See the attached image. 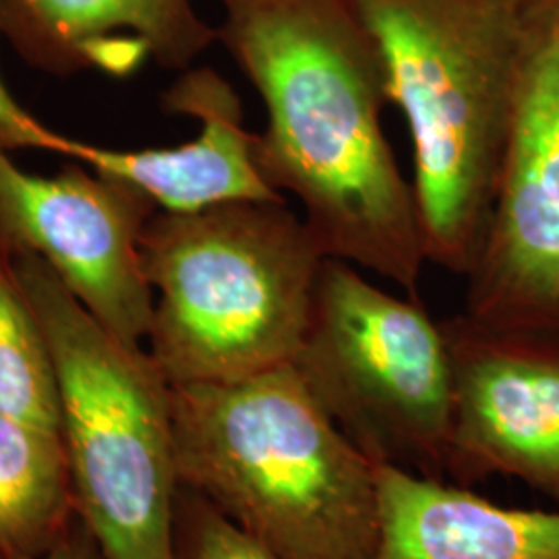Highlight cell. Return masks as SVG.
I'll list each match as a JSON object with an SVG mask.
<instances>
[{"instance_id":"1","label":"cell","mask_w":559,"mask_h":559,"mask_svg":"<svg viewBox=\"0 0 559 559\" xmlns=\"http://www.w3.org/2000/svg\"><path fill=\"white\" fill-rule=\"evenodd\" d=\"M218 4V41L265 108L255 138L265 182L300 201L325 258L419 297V210L383 129L388 80L357 0Z\"/></svg>"},{"instance_id":"2","label":"cell","mask_w":559,"mask_h":559,"mask_svg":"<svg viewBox=\"0 0 559 559\" xmlns=\"http://www.w3.org/2000/svg\"><path fill=\"white\" fill-rule=\"evenodd\" d=\"M180 487L282 559H373L376 462L348 440L293 365L170 385Z\"/></svg>"},{"instance_id":"3","label":"cell","mask_w":559,"mask_h":559,"mask_svg":"<svg viewBox=\"0 0 559 559\" xmlns=\"http://www.w3.org/2000/svg\"><path fill=\"white\" fill-rule=\"evenodd\" d=\"M413 147L427 263L466 278L496 200L522 0H357Z\"/></svg>"},{"instance_id":"4","label":"cell","mask_w":559,"mask_h":559,"mask_svg":"<svg viewBox=\"0 0 559 559\" xmlns=\"http://www.w3.org/2000/svg\"><path fill=\"white\" fill-rule=\"evenodd\" d=\"M325 260L286 201L158 210L141 237L154 290L150 357L170 385L245 380L293 365Z\"/></svg>"},{"instance_id":"5","label":"cell","mask_w":559,"mask_h":559,"mask_svg":"<svg viewBox=\"0 0 559 559\" xmlns=\"http://www.w3.org/2000/svg\"><path fill=\"white\" fill-rule=\"evenodd\" d=\"M7 255L55 365L81 520L104 559H175L180 479L170 383L145 346L112 336L46 261Z\"/></svg>"},{"instance_id":"6","label":"cell","mask_w":559,"mask_h":559,"mask_svg":"<svg viewBox=\"0 0 559 559\" xmlns=\"http://www.w3.org/2000/svg\"><path fill=\"white\" fill-rule=\"evenodd\" d=\"M293 367L371 462L445 480L452 355L443 321L419 297L392 295L328 258Z\"/></svg>"},{"instance_id":"7","label":"cell","mask_w":559,"mask_h":559,"mask_svg":"<svg viewBox=\"0 0 559 559\" xmlns=\"http://www.w3.org/2000/svg\"><path fill=\"white\" fill-rule=\"evenodd\" d=\"M466 307L498 325H559V0H522L500 173Z\"/></svg>"},{"instance_id":"8","label":"cell","mask_w":559,"mask_h":559,"mask_svg":"<svg viewBox=\"0 0 559 559\" xmlns=\"http://www.w3.org/2000/svg\"><path fill=\"white\" fill-rule=\"evenodd\" d=\"M156 212L127 180L83 164L40 177L0 145V249L46 261L112 336L133 346H145L154 316L141 237Z\"/></svg>"},{"instance_id":"9","label":"cell","mask_w":559,"mask_h":559,"mask_svg":"<svg viewBox=\"0 0 559 559\" xmlns=\"http://www.w3.org/2000/svg\"><path fill=\"white\" fill-rule=\"evenodd\" d=\"M454 371L445 480L528 485L559 506V325L443 321Z\"/></svg>"},{"instance_id":"10","label":"cell","mask_w":559,"mask_h":559,"mask_svg":"<svg viewBox=\"0 0 559 559\" xmlns=\"http://www.w3.org/2000/svg\"><path fill=\"white\" fill-rule=\"evenodd\" d=\"M168 115L200 122V133L175 147L108 150L55 133L50 152L141 189L162 212L189 214L228 201H286L255 162L242 102L212 67H189L162 94Z\"/></svg>"},{"instance_id":"11","label":"cell","mask_w":559,"mask_h":559,"mask_svg":"<svg viewBox=\"0 0 559 559\" xmlns=\"http://www.w3.org/2000/svg\"><path fill=\"white\" fill-rule=\"evenodd\" d=\"M0 36L48 75L117 80L150 60L185 71L218 41L195 0H0Z\"/></svg>"},{"instance_id":"12","label":"cell","mask_w":559,"mask_h":559,"mask_svg":"<svg viewBox=\"0 0 559 559\" xmlns=\"http://www.w3.org/2000/svg\"><path fill=\"white\" fill-rule=\"evenodd\" d=\"M373 559H559V510L506 508L448 480L376 464Z\"/></svg>"},{"instance_id":"13","label":"cell","mask_w":559,"mask_h":559,"mask_svg":"<svg viewBox=\"0 0 559 559\" xmlns=\"http://www.w3.org/2000/svg\"><path fill=\"white\" fill-rule=\"evenodd\" d=\"M81 519L60 431L0 415V559H46Z\"/></svg>"},{"instance_id":"14","label":"cell","mask_w":559,"mask_h":559,"mask_svg":"<svg viewBox=\"0 0 559 559\" xmlns=\"http://www.w3.org/2000/svg\"><path fill=\"white\" fill-rule=\"evenodd\" d=\"M0 415L60 431L59 381L36 316L0 249Z\"/></svg>"},{"instance_id":"15","label":"cell","mask_w":559,"mask_h":559,"mask_svg":"<svg viewBox=\"0 0 559 559\" xmlns=\"http://www.w3.org/2000/svg\"><path fill=\"white\" fill-rule=\"evenodd\" d=\"M175 559H282L191 489L180 487Z\"/></svg>"},{"instance_id":"16","label":"cell","mask_w":559,"mask_h":559,"mask_svg":"<svg viewBox=\"0 0 559 559\" xmlns=\"http://www.w3.org/2000/svg\"><path fill=\"white\" fill-rule=\"evenodd\" d=\"M55 140V131L34 119L20 102L15 100L4 81L0 80V145L11 150H48Z\"/></svg>"},{"instance_id":"17","label":"cell","mask_w":559,"mask_h":559,"mask_svg":"<svg viewBox=\"0 0 559 559\" xmlns=\"http://www.w3.org/2000/svg\"><path fill=\"white\" fill-rule=\"evenodd\" d=\"M46 559H104L98 540L83 520H78L71 533L60 540L59 547Z\"/></svg>"}]
</instances>
